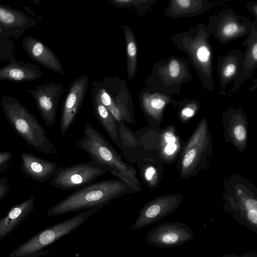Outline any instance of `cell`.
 I'll return each mask as SVG.
<instances>
[{"label": "cell", "mask_w": 257, "mask_h": 257, "mask_svg": "<svg viewBox=\"0 0 257 257\" xmlns=\"http://www.w3.org/2000/svg\"><path fill=\"white\" fill-rule=\"evenodd\" d=\"M136 192L119 179L104 180L75 190L52 206L47 214L56 216L95 207L101 208L115 199Z\"/></svg>", "instance_id": "6da1fadb"}, {"label": "cell", "mask_w": 257, "mask_h": 257, "mask_svg": "<svg viewBox=\"0 0 257 257\" xmlns=\"http://www.w3.org/2000/svg\"><path fill=\"white\" fill-rule=\"evenodd\" d=\"M211 36L207 26L200 23L188 31L172 35L171 40L177 48L186 54L204 88L212 92L214 86Z\"/></svg>", "instance_id": "7a4b0ae2"}, {"label": "cell", "mask_w": 257, "mask_h": 257, "mask_svg": "<svg viewBox=\"0 0 257 257\" xmlns=\"http://www.w3.org/2000/svg\"><path fill=\"white\" fill-rule=\"evenodd\" d=\"M76 144L91 160L108 167L112 175L127 183L136 192L141 190L136 169L124 161L111 144L91 124L85 123L83 137Z\"/></svg>", "instance_id": "3957f363"}, {"label": "cell", "mask_w": 257, "mask_h": 257, "mask_svg": "<svg viewBox=\"0 0 257 257\" xmlns=\"http://www.w3.org/2000/svg\"><path fill=\"white\" fill-rule=\"evenodd\" d=\"M1 104L8 121L28 145L44 154H58L45 130L18 99L5 95L1 97Z\"/></svg>", "instance_id": "277c9868"}, {"label": "cell", "mask_w": 257, "mask_h": 257, "mask_svg": "<svg viewBox=\"0 0 257 257\" xmlns=\"http://www.w3.org/2000/svg\"><path fill=\"white\" fill-rule=\"evenodd\" d=\"M91 84V97L104 105L118 123H135L131 93L123 79L106 76Z\"/></svg>", "instance_id": "5b68a950"}, {"label": "cell", "mask_w": 257, "mask_h": 257, "mask_svg": "<svg viewBox=\"0 0 257 257\" xmlns=\"http://www.w3.org/2000/svg\"><path fill=\"white\" fill-rule=\"evenodd\" d=\"M100 208L95 207L44 229L12 250L8 257H39L51 251L45 248L82 225Z\"/></svg>", "instance_id": "8992f818"}, {"label": "cell", "mask_w": 257, "mask_h": 257, "mask_svg": "<svg viewBox=\"0 0 257 257\" xmlns=\"http://www.w3.org/2000/svg\"><path fill=\"white\" fill-rule=\"evenodd\" d=\"M188 60L171 56L154 64L145 84L152 89L170 94H180L181 86L193 79Z\"/></svg>", "instance_id": "52a82bcc"}, {"label": "cell", "mask_w": 257, "mask_h": 257, "mask_svg": "<svg viewBox=\"0 0 257 257\" xmlns=\"http://www.w3.org/2000/svg\"><path fill=\"white\" fill-rule=\"evenodd\" d=\"M110 169L93 160L58 167L47 183L62 190H76L95 182Z\"/></svg>", "instance_id": "ba28073f"}, {"label": "cell", "mask_w": 257, "mask_h": 257, "mask_svg": "<svg viewBox=\"0 0 257 257\" xmlns=\"http://www.w3.org/2000/svg\"><path fill=\"white\" fill-rule=\"evenodd\" d=\"M257 20L251 22L244 16L237 15L231 9H225L209 18L207 29L220 44L243 38L249 34Z\"/></svg>", "instance_id": "9c48e42d"}, {"label": "cell", "mask_w": 257, "mask_h": 257, "mask_svg": "<svg viewBox=\"0 0 257 257\" xmlns=\"http://www.w3.org/2000/svg\"><path fill=\"white\" fill-rule=\"evenodd\" d=\"M194 232L184 223L175 221L158 224L147 233L145 241L154 246L170 248L181 245L194 238Z\"/></svg>", "instance_id": "30bf717a"}, {"label": "cell", "mask_w": 257, "mask_h": 257, "mask_svg": "<svg viewBox=\"0 0 257 257\" xmlns=\"http://www.w3.org/2000/svg\"><path fill=\"white\" fill-rule=\"evenodd\" d=\"M34 99L43 120L48 126L56 122L59 100L64 91L61 83L51 82L36 85L34 89H25Z\"/></svg>", "instance_id": "8fae6325"}, {"label": "cell", "mask_w": 257, "mask_h": 257, "mask_svg": "<svg viewBox=\"0 0 257 257\" xmlns=\"http://www.w3.org/2000/svg\"><path fill=\"white\" fill-rule=\"evenodd\" d=\"M88 86L87 76L83 75L75 79L70 85L61 109L60 130L65 135L74 122L82 105Z\"/></svg>", "instance_id": "7c38bea8"}, {"label": "cell", "mask_w": 257, "mask_h": 257, "mask_svg": "<svg viewBox=\"0 0 257 257\" xmlns=\"http://www.w3.org/2000/svg\"><path fill=\"white\" fill-rule=\"evenodd\" d=\"M243 46L246 48L243 52L237 75L232 87L226 92L230 95L235 93L247 79L252 76L257 67V23L246 37Z\"/></svg>", "instance_id": "4fadbf2b"}, {"label": "cell", "mask_w": 257, "mask_h": 257, "mask_svg": "<svg viewBox=\"0 0 257 257\" xmlns=\"http://www.w3.org/2000/svg\"><path fill=\"white\" fill-rule=\"evenodd\" d=\"M22 46L28 56L39 65L60 74H64L56 56L41 40L28 35L23 39Z\"/></svg>", "instance_id": "5bb4252c"}, {"label": "cell", "mask_w": 257, "mask_h": 257, "mask_svg": "<svg viewBox=\"0 0 257 257\" xmlns=\"http://www.w3.org/2000/svg\"><path fill=\"white\" fill-rule=\"evenodd\" d=\"M8 61L6 65L0 68V81H31L40 78L43 75L38 66L30 62L20 61L14 54L9 57Z\"/></svg>", "instance_id": "9a60e30c"}, {"label": "cell", "mask_w": 257, "mask_h": 257, "mask_svg": "<svg viewBox=\"0 0 257 257\" xmlns=\"http://www.w3.org/2000/svg\"><path fill=\"white\" fill-rule=\"evenodd\" d=\"M20 168L26 176L39 183H48L58 167V164L38 157L30 153L21 154Z\"/></svg>", "instance_id": "2e32d148"}, {"label": "cell", "mask_w": 257, "mask_h": 257, "mask_svg": "<svg viewBox=\"0 0 257 257\" xmlns=\"http://www.w3.org/2000/svg\"><path fill=\"white\" fill-rule=\"evenodd\" d=\"M0 25L13 33V37L19 39L24 32L37 25L35 19L23 11L0 4Z\"/></svg>", "instance_id": "e0dca14e"}, {"label": "cell", "mask_w": 257, "mask_h": 257, "mask_svg": "<svg viewBox=\"0 0 257 257\" xmlns=\"http://www.w3.org/2000/svg\"><path fill=\"white\" fill-rule=\"evenodd\" d=\"M242 56L243 52L235 49L218 57L216 69L219 76L220 94L225 95L227 85L235 80Z\"/></svg>", "instance_id": "ac0fdd59"}, {"label": "cell", "mask_w": 257, "mask_h": 257, "mask_svg": "<svg viewBox=\"0 0 257 257\" xmlns=\"http://www.w3.org/2000/svg\"><path fill=\"white\" fill-rule=\"evenodd\" d=\"M215 6L209 0H171L164 10V15L173 19L195 17Z\"/></svg>", "instance_id": "d6986e66"}, {"label": "cell", "mask_w": 257, "mask_h": 257, "mask_svg": "<svg viewBox=\"0 0 257 257\" xmlns=\"http://www.w3.org/2000/svg\"><path fill=\"white\" fill-rule=\"evenodd\" d=\"M34 209V195L11 207L0 218V240L6 237L24 220Z\"/></svg>", "instance_id": "ffe728a7"}, {"label": "cell", "mask_w": 257, "mask_h": 257, "mask_svg": "<svg viewBox=\"0 0 257 257\" xmlns=\"http://www.w3.org/2000/svg\"><path fill=\"white\" fill-rule=\"evenodd\" d=\"M172 208L171 206H163L158 201L148 204L138 212L139 216L132 229H139L157 222L170 213Z\"/></svg>", "instance_id": "44dd1931"}, {"label": "cell", "mask_w": 257, "mask_h": 257, "mask_svg": "<svg viewBox=\"0 0 257 257\" xmlns=\"http://www.w3.org/2000/svg\"><path fill=\"white\" fill-rule=\"evenodd\" d=\"M91 97L95 116L109 138L116 146L119 140L118 123L104 105L97 99Z\"/></svg>", "instance_id": "7402d4cb"}, {"label": "cell", "mask_w": 257, "mask_h": 257, "mask_svg": "<svg viewBox=\"0 0 257 257\" xmlns=\"http://www.w3.org/2000/svg\"><path fill=\"white\" fill-rule=\"evenodd\" d=\"M123 30L125 42L127 73L128 80H131L134 78L137 69V42L134 33L131 28L124 25Z\"/></svg>", "instance_id": "603a6c76"}, {"label": "cell", "mask_w": 257, "mask_h": 257, "mask_svg": "<svg viewBox=\"0 0 257 257\" xmlns=\"http://www.w3.org/2000/svg\"><path fill=\"white\" fill-rule=\"evenodd\" d=\"M156 0L140 1V0H113L110 2L115 6L119 7H135L140 13H146L150 10L151 6Z\"/></svg>", "instance_id": "cb8c5ba5"}, {"label": "cell", "mask_w": 257, "mask_h": 257, "mask_svg": "<svg viewBox=\"0 0 257 257\" xmlns=\"http://www.w3.org/2000/svg\"><path fill=\"white\" fill-rule=\"evenodd\" d=\"M15 45L10 39H4L0 43V61L6 62L9 57L13 54Z\"/></svg>", "instance_id": "d4e9b609"}, {"label": "cell", "mask_w": 257, "mask_h": 257, "mask_svg": "<svg viewBox=\"0 0 257 257\" xmlns=\"http://www.w3.org/2000/svg\"><path fill=\"white\" fill-rule=\"evenodd\" d=\"M13 154L9 152H0V173L4 172L8 168L10 161L13 158Z\"/></svg>", "instance_id": "484cf974"}, {"label": "cell", "mask_w": 257, "mask_h": 257, "mask_svg": "<svg viewBox=\"0 0 257 257\" xmlns=\"http://www.w3.org/2000/svg\"><path fill=\"white\" fill-rule=\"evenodd\" d=\"M10 185L6 178H0V201L6 195L9 190Z\"/></svg>", "instance_id": "4316f807"}, {"label": "cell", "mask_w": 257, "mask_h": 257, "mask_svg": "<svg viewBox=\"0 0 257 257\" xmlns=\"http://www.w3.org/2000/svg\"><path fill=\"white\" fill-rule=\"evenodd\" d=\"M143 171V175L144 179L148 182H150L152 180L153 177L156 173L155 168L152 166H149L144 169Z\"/></svg>", "instance_id": "83f0119b"}, {"label": "cell", "mask_w": 257, "mask_h": 257, "mask_svg": "<svg viewBox=\"0 0 257 257\" xmlns=\"http://www.w3.org/2000/svg\"><path fill=\"white\" fill-rule=\"evenodd\" d=\"M196 152L195 149H192L190 150L185 156L183 161V165L184 167H187L189 166L196 156Z\"/></svg>", "instance_id": "f1b7e54d"}, {"label": "cell", "mask_w": 257, "mask_h": 257, "mask_svg": "<svg viewBox=\"0 0 257 257\" xmlns=\"http://www.w3.org/2000/svg\"><path fill=\"white\" fill-rule=\"evenodd\" d=\"M234 134L237 140L239 141H243L246 137L244 127L241 125L236 126L234 129Z\"/></svg>", "instance_id": "f546056e"}, {"label": "cell", "mask_w": 257, "mask_h": 257, "mask_svg": "<svg viewBox=\"0 0 257 257\" xmlns=\"http://www.w3.org/2000/svg\"><path fill=\"white\" fill-rule=\"evenodd\" d=\"M222 257H257V253L254 251H249L243 253L240 256L236 255L234 253H229L222 254Z\"/></svg>", "instance_id": "4dcf8cb0"}, {"label": "cell", "mask_w": 257, "mask_h": 257, "mask_svg": "<svg viewBox=\"0 0 257 257\" xmlns=\"http://www.w3.org/2000/svg\"><path fill=\"white\" fill-rule=\"evenodd\" d=\"M13 33L0 25V39H9L13 37Z\"/></svg>", "instance_id": "1f68e13d"}, {"label": "cell", "mask_w": 257, "mask_h": 257, "mask_svg": "<svg viewBox=\"0 0 257 257\" xmlns=\"http://www.w3.org/2000/svg\"><path fill=\"white\" fill-rule=\"evenodd\" d=\"M177 148V146L175 143H168L164 149V152L167 155H171L175 152Z\"/></svg>", "instance_id": "d6a6232c"}, {"label": "cell", "mask_w": 257, "mask_h": 257, "mask_svg": "<svg viewBox=\"0 0 257 257\" xmlns=\"http://www.w3.org/2000/svg\"><path fill=\"white\" fill-rule=\"evenodd\" d=\"M247 8L249 12L252 15L254 18L255 20H257V5L256 4L249 3L247 5Z\"/></svg>", "instance_id": "836d02e7"}, {"label": "cell", "mask_w": 257, "mask_h": 257, "mask_svg": "<svg viewBox=\"0 0 257 257\" xmlns=\"http://www.w3.org/2000/svg\"><path fill=\"white\" fill-rule=\"evenodd\" d=\"M181 112L182 114L187 117H191L194 114V111L193 109L188 106L184 107L182 110Z\"/></svg>", "instance_id": "e575fe53"}, {"label": "cell", "mask_w": 257, "mask_h": 257, "mask_svg": "<svg viewBox=\"0 0 257 257\" xmlns=\"http://www.w3.org/2000/svg\"><path fill=\"white\" fill-rule=\"evenodd\" d=\"M165 140L167 143H175L176 139L174 135L170 133L167 132L164 135Z\"/></svg>", "instance_id": "d590c367"}, {"label": "cell", "mask_w": 257, "mask_h": 257, "mask_svg": "<svg viewBox=\"0 0 257 257\" xmlns=\"http://www.w3.org/2000/svg\"><path fill=\"white\" fill-rule=\"evenodd\" d=\"M5 39H0V43H2Z\"/></svg>", "instance_id": "8d00e7d4"}]
</instances>
